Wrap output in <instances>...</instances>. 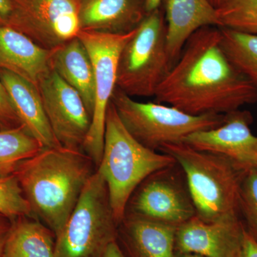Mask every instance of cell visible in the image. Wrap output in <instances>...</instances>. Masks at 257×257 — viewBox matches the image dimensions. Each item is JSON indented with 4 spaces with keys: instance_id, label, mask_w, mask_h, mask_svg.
Listing matches in <instances>:
<instances>
[{
    "instance_id": "cell-1",
    "label": "cell",
    "mask_w": 257,
    "mask_h": 257,
    "mask_svg": "<svg viewBox=\"0 0 257 257\" xmlns=\"http://www.w3.org/2000/svg\"><path fill=\"white\" fill-rule=\"evenodd\" d=\"M155 97L190 114H226L256 103L257 89L226 57L220 29L209 26L189 37Z\"/></svg>"
},
{
    "instance_id": "cell-2",
    "label": "cell",
    "mask_w": 257,
    "mask_h": 257,
    "mask_svg": "<svg viewBox=\"0 0 257 257\" xmlns=\"http://www.w3.org/2000/svg\"><path fill=\"white\" fill-rule=\"evenodd\" d=\"M96 166L81 150L43 148L19 166L15 173L32 215L57 236L95 173Z\"/></svg>"
},
{
    "instance_id": "cell-3",
    "label": "cell",
    "mask_w": 257,
    "mask_h": 257,
    "mask_svg": "<svg viewBox=\"0 0 257 257\" xmlns=\"http://www.w3.org/2000/svg\"><path fill=\"white\" fill-rule=\"evenodd\" d=\"M159 150L173 157L183 171L199 219L212 222L241 218L240 192L250 170L229 157L182 143L165 144Z\"/></svg>"
},
{
    "instance_id": "cell-4",
    "label": "cell",
    "mask_w": 257,
    "mask_h": 257,
    "mask_svg": "<svg viewBox=\"0 0 257 257\" xmlns=\"http://www.w3.org/2000/svg\"><path fill=\"white\" fill-rule=\"evenodd\" d=\"M177 164L167 154L150 150L128 133L110 101L106 112L104 150L98 172L105 181L115 219L120 224L135 189L149 176Z\"/></svg>"
},
{
    "instance_id": "cell-5",
    "label": "cell",
    "mask_w": 257,
    "mask_h": 257,
    "mask_svg": "<svg viewBox=\"0 0 257 257\" xmlns=\"http://www.w3.org/2000/svg\"><path fill=\"white\" fill-rule=\"evenodd\" d=\"M120 120L137 141L157 151L165 144L181 143L197 132L211 130L224 122L226 115H193L162 103L139 102L117 87L111 96Z\"/></svg>"
},
{
    "instance_id": "cell-6",
    "label": "cell",
    "mask_w": 257,
    "mask_h": 257,
    "mask_svg": "<svg viewBox=\"0 0 257 257\" xmlns=\"http://www.w3.org/2000/svg\"><path fill=\"white\" fill-rule=\"evenodd\" d=\"M172 67L165 15L160 8L147 15L123 47L116 87L130 96H155Z\"/></svg>"
},
{
    "instance_id": "cell-7",
    "label": "cell",
    "mask_w": 257,
    "mask_h": 257,
    "mask_svg": "<svg viewBox=\"0 0 257 257\" xmlns=\"http://www.w3.org/2000/svg\"><path fill=\"white\" fill-rule=\"evenodd\" d=\"M118 227L105 181L96 170L56 236L55 257H102L117 241Z\"/></svg>"
},
{
    "instance_id": "cell-8",
    "label": "cell",
    "mask_w": 257,
    "mask_h": 257,
    "mask_svg": "<svg viewBox=\"0 0 257 257\" xmlns=\"http://www.w3.org/2000/svg\"><path fill=\"white\" fill-rule=\"evenodd\" d=\"M134 32L122 35L80 31L77 37L90 56L94 72L95 101L91 125L83 150L94 161L96 168L104 150L106 112L116 88L118 62L121 51Z\"/></svg>"
},
{
    "instance_id": "cell-9",
    "label": "cell",
    "mask_w": 257,
    "mask_h": 257,
    "mask_svg": "<svg viewBox=\"0 0 257 257\" xmlns=\"http://www.w3.org/2000/svg\"><path fill=\"white\" fill-rule=\"evenodd\" d=\"M184 174L178 164L157 171L138 186L125 215L178 227L196 216Z\"/></svg>"
},
{
    "instance_id": "cell-10",
    "label": "cell",
    "mask_w": 257,
    "mask_h": 257,
    "mask_svg": "<svg viewBox=\"0 0 257 257\" xmlns=\"http://www.w3.org/2000/svg\"><path fill=\"white\" fill-rule=\"evenodd\" d=\"M8 27L42 48L55 50L80 32L77 0H11Z\"/></svg>"
},
{
    "instance_id": "cell-11",
    "label": "cell",
    "mask_w": 257,
    "mask_h": 257,
    "mask_svg": "<svg viewBox=\"0 0 257 257\" xmlns=\"http://www.w3.org/2000/svg\"><path fill=\"white\" fill-rule=\"evenodd\" d=\"M37 87L52 133L60 146L84 151L91 116L79 93L52 68Z\"/></svg>"
},
{
    "instance_id": "cell-12",
    "label": "cell",
    "mask_w": 257,
    "mask_h": 257,
    "mask_svg": "<svg viewBox=\"0 0 257 257\" xmlns=\"http://www.w3.org/2000/svg\"><path fill=\"white\" fill-rule=\"evenodd\" d=\"M217 127L197 132L184 139L182 143L201 150L231 159L248 170L257 166V137L250 130L251 112L231 111Z\"/></svg>"
},
{
    "instance_id": "cell-13",
    "label": "cell",
    "mask_w": 257,
    "mask_h": 257,
    "mask_svg": "<svg viewBox=\"0 0 257 257\" xmlns=\"http://www.w3.org/2000/svg\"><path fill=\"white\" fill-rule=\"evenodd\" d=\"M245 231L241 218L207 222L194 216L177 228L175 251L204 257H238Z\"/></svg>"
},
{
    "instance_id": "cell-14",
    "label": "cell",
    "mask_w": 257,
    "mask_h": 257,
    "mask_svg": "<svg viewBox=\"0 0 257 257\" xmlns=\"http://www.w3.org/2000/svg\"><path fill=\"white\" fill-rule=\"evenodd\" d=\"M80 31L122 35L147 16L145 0H77Z\"/></svg>"
},
{
    "instance_id": "cell-15",
    "label": "cell",
    "mask_w": 257,
    "mask_h": 257,
    "mask_svg": "<svg viewBox=\"0 0 257 257\" xmlns=\"http://www.w3.org/2000/svg\"><path fill=\"white\" fill-rule=\"evenodd\" d=\"M167 48L172 67L186 42L204 27L219 28L216 9L209 0H165Z\"/></svg>"
},
{
    "instance_id": "cell-16",
    "label": "cell",
    "mask_w": 257,
    "mask_h": 257,
    "mask_svg": "<svg viewBox=\"0 0 257 257\" xmlns=\"http://www.w3.org/2000/svg\"><path fill=\"white\" fill-rule=\"evenodd\" d=\"M53 52L54 50L42 48L14 29L0 26V69L27 79L37 87L52 68Z\"/></svg>"
},
{
    "instance_id": "cell-17",
    "label": "cell",
    "mask_w": 257,
    "mask_h": 257,
    "mask_svg": "<svg viewBox=\"0 0 257 257\" xmlns=\"http://www.w3.org/2000/svg\"><path fill=\"white\" fill-rule=\"evenodd\" d=\"M0 80L25 128L44 148L61 147L52 133L38 88L27 79L0 69Z\"/></svg>"
},
{
    "instance_id": "cell-18",
    "label": "cell",
    "mask_w": 257,
    "mask_h": 257,
    "mask_svg": "<svg viewBox=\"0 0 257 257\" xmlns=\"http://www.w3.org/2000/svg\"><path fill=\"white\" fill-rule=\"evenodd\" d=\"M177 228L125 215L117 242L126 257H174Z\"/></svg>"
},
{
    "instance_id": "cell-19",
    "label": "cell",
    "mask_w": 257,
    "mask_h": 257,
    "mask_svg": "<svg viewBox=\"0 0 257 257\" xmlns=\"http://www.w3.org/2000/svg\"><path fill=\"white\" fill-rule=\"evenodd\" d=\"M52 67L79 93L92 118L95 101L94 68L90 56L78 37L54 50Z\"/></svg>"
},
{
    "instance_id": "cell-20",
    "label": "cell",
    "mask_w": 257,
    "mask_h": 257,
    "mask_svg": "<svg viewBox=\"0 0 257 257\" xmlns=\"http://www.w3.org/2000/svg\"><path fill=\"white\" fill-rule=\"evenodd\" d=\"M56 235L35 216L13 219L3 257H55Z\"/></svg>"
},
{
    "instance_id": "cell-21",
    "label": "cell",
    "mask_w": 257,
    "mask_h": 257,
    "mask_svg": "<svg viewBox=\"0 0 257 257\" xmlns=\"http://www.w3.org/2000/svg\"><path fill=\"white\" fill-rule=\"evenodd\" d=\"M44 147L24 125L0 131V178L15 175L22 162Z\"/></svg>"
},
{
    "instance_id": "cell-22",
    "label": "cell",
    "mask_w": 257,
    "mask_h": 257,
    "mask_svg": "<svg viewBox=\"0 0 257 257\" xmlns=\"http://www.w3.org/2000/svg\"><path fill=\"white\" fill-rule=\"evenodd\" d=\"M219 29L221 46L226 57L257 89V34Z\"/></svg>"
},
{
    "instance_id": "cell-23",
    "label": "cell",
    "mask_w": 257,
    "mask_h": 257,
    "mask_svg": "<svg viewBox=\"0 0 257 257\" xmlns=\"http://www.w3.org/2000/svg\"><path fill=\"white\" fill-rule=\"evenodd\" d=\"M216 13L219 28L257 34V0H226Z\"/></svg>"
},
{
    "instance_id": "cell-24",
    "label": "cell",
    "mask_w": 257,
    "mask_h": 257,
    "mask_svg": "<svg viewBox=\"0 0 257 257\" xmlns=\"http://www.w3.org/2000/svg\"><path fill=\"white\" fill-rule=\"evenodd\" d=\"M0 213L11 219L32 215L30 204L15 175L0 178Z\"/></svg>"
},
{
    "instance_id": "cell-25",
    "label": "cell",
    "mask_w": 257,
    "mask_h": 257,
    "mask_svg": "<svg viewBox=\"0 0 257 257\" xmlns=\"http://www.w3.org/2000/svg\"><path fill=\"white\" fill-rule=\"evenodd\" d=\"M239 212L248 234L257 241V170L248 171L239 198Z\"/></svg>"
},
{
    "instance_id": "cell-26",
    "label": "cell",
    "mask_w": 257,
    "mask_h": 257,
    "mask_svg": "<svg viewBox=\"0 0 257 257\" xmlns=\"http://www.w3.org/2000/svg\"><path fill=\"white\" fill-rule=\"evenodd\" d=\"M0 122L7 128L18 127L23 125L15 111L9 94L1 80H0Z\"/></svg>"
},
{
    "instance_id": "cell-27",
    "label": "cell",
    "mask_w": 257,
    "mask_h": 257,
    "mask_svg": "<svg viewBox=\"0 0 257 257\" xmlns=\"http://www.w3.org/2000/svg\"><path fill=\"white\" fill-rule=\"evenodd\" d=\"M238 257H257V241L247 231H245L242 248Z\"/></svg>"
},
{
    "instance_id": "cell-28",
    "label": "cell",
    "mask_w": 257,
    "mask_h": 257,
    "mask_svg": "<svg viewBox=\"0 0 257 257\" xmlns=\"http://www.w3.org/2000/svg\"><path fill=\"white\" fill-rule=\"evenodd\" d=\"M13 219L0 213V257L3 256L5 243L8 239Z\"/></svg>"
},
{
    "instance_id": "cell-29",
    "label": "cell",
    "mask_w": 257,
    "mask_h": 257,
    "mask_svg": "<svg viewBox=\"0 0 257 257\" xmlns=\"http://www.w3.org/2000/svg\"><path fill=\"white\" fill-rule=\"evenodd\" d=\"M12 10L11 0H0V26H8Z\"/></svg>"
},
{
    "instance_id": "cell-30",
    "label": "cell",
    "mask_w": 257,
    "mask_h": 257,
    "mask_svg": "<svg viewBox=\"0 0 257 257\" xmlns=\"http://www.w3.org/2000/svg\"><path fill=\"white\" fill-rule=\"evenodd\" d=\"M102 257H126L117 241L111 243L106 248Z\"/></svg>"
},
{
    "instance_id": "cell-31",
    "label": "cell",
    "mask_w": 257,
    "mask_h": 257,
    "mask_svg": "<svg viewBox=\"0 0 257 257\" xmlns=\"http://www.w3.org/2000/svg\"><path fill=\"white\" fill-rule=\"evenodd\" d=\"M163 0H145V7L147 14L160 8Z\"/></svg>"
},
{
    "instance_id": "cell-32",
    "label": "cell",
    "mask_w": 257,
    "mask_h": 257,
    "mask_svg": "<svg viewBox=\"0 0 257 257\" xmlns=\"http://www.w3.org/2000/svg\"><path fill=\"white\" fill-rule=\"evenodd\" d=\"M174 257H204L201 255L196 254L192 253H179L175 252Z\"/></svg>"
},
{
    "instance_id": "cell-33",
    "label": "cell",
    "mask_w": 257,
    "mask_h": 257,
    "mask_svg": "<svg viewBox=\"0 0 257 257\" xmlns=\"http://www.w3.org/2000/svg\"><path fill=\"white\" fill-rule=\"evenodd\" d=\"M209 1L210 2L211 4L216 9H217L226 0H209Z\"/></svg>"
},
{
    "instance_id": "cell-34",
    "label": "cell",
    "mask_w": 257,
    "mask_h": 257,
    "mask_svg": "<svg viewBox=\"0 0 257 257\" xmlns=\"http://www.w3.org/2000/svg\"><path fill=\"white\" fill-rule=\"evenodd\" d=\"M6 128H7L5 127L4 125H3V124H2L1 122H0V131H1V130H6Z\"/></svg>"
},
{
    "instance_id": "cell-35",
    "label": "cell",
    "mask_w": 257,
    "mask_h": 257,
    "mask_svg": "<svg viewBox=\"0 0 257 257\" xmlns=\"http://www.w3.org/2000/svg\"><path fill=\"white\" fill-rule=\"evenodd\" d=\"M255 170H257V166H256V169H255Z\"/></svg>"
}]
</instances>
